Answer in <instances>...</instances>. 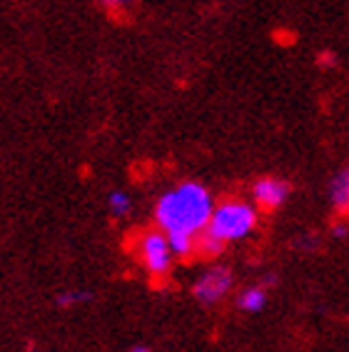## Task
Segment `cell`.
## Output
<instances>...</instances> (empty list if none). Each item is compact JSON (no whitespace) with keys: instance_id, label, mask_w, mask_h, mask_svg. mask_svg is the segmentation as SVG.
I'll use <instances>...</instances> for the list:
<instances>
[{"instance_id":"8992f818","label":"cell","mask_w":349,"mask_h":352,"mask_svg":"<svg viewBox=\"0 0 349 352\" xmlns=\"http://www.w3.org/2000/svg\"><path fill=\"white\" fill-rule=\"evenodd\" d=\"M329 200L339 215H349V168L339 170L329 183Z\"/></svg>"},{"instance_id":"5bb4252c","label":"cell","mask_w":349,"mask_h":352,"mask_svg":"<svg viewBox=\"0 0 349 352\" xmlns=\"http://www.w3.org/2000/svg\"><path fill=\"white\" fill-rule=\"evenodd\" d=\"M332 235H335V237H347L349 235V225L347 223H335V225H332Z\"/></svg>"},{"instance_id":"9a60e30c","label":"cell","mask_w":349,"mask_h":352,"mask_svg":"<svg viewBox=\"0 0 349 352\" xmlns=\"http://www.w3.org/2000/svg\"><path fill=\"white\" fill-rule=\"evenodd\" d=\"M260 285H264V287H272V285H277V278H275V275H264V280H262Z\"/></svg>"},{"instance_id":"2e32d148","label":"cell","mask_w":349,"mask_h":352,"mask_svg":"<svg viewBox=\"0 0 349 352\" xmlns=\"http://www.w3.org/2000/svg\"><path fill=\"white\" fill-rule=\"evenodd\" d=\"M130 352H153V350H148V347H133Z\"/></svg>"},{"instance_id":"9c48e42d","label":"cell","mask_w":349,"mask_h":352,"mask_svg":"<svg viewBox=\"0 0 349 352\" xmlns=\"http://www.w3.org/2000/svg\"><path fill=\"white\" fill-rule=\"evenodd\" d=\"M225 245L220 237H215L212 232H202V235H197V255L200 258H217V255H222V250H225Z\"/></svg>"},{"instance_id":"5b68a950","label":"cell","mask_w":349,"mask_h":352,"mask_svg":"<svg viewBox=\"0 0 349 352\" xmlns=\"http://www.w3.org/2000/svg\"><path fill=\"white\" fill-rule=\"evenodd\" d=\"M289 192H292V188H289L287 180H280V177L272 175L260 177L252 183V205L262 212H275L287 203Z\"/></svg>"},{"instance_id":"7c38bea8","label":"cell","mask_w":349,"mask_h":352,"mask_svg":"<svg viewBox=\"0 0 349 352\" xmlns=\"http://www.w3.org/2000/svg\"><path fill=\"white\" fill-rule=\"evenodd\" d=\"M90 298H93V295L85 292V290H67V292H60V295L55 298V305L58 307H75V305L87 302Z\"/></svg>"},{"instance_id":"3957f363","label":"cell","mask_w":349,"mask_h":352,"mask_svg":"<svg viewBox=\"0 0 349 352\" xmlns=\"http://www.w3.org/2000/svg\"><path fill=\"white\" fill-rule=\"evenodd\" d=\"M137 258H140L142 267H145V272H148L153 280L168 278L170 270H172V260H174L168 232H162L160 228H157V230L142 232L140 243H137Z\"/></svg>"},{"instance_id":"277c9868","label":"cell","mask_w":349,"mask_h":352,"mask_svg":"<svg viewBox=\"0 0 349 352\" xmlns=\"http://www.w3.org/2000/svg\"><path fill=\"white\" fill-rule=\"evenodd\" d=\"M232 290V270L225 265H212L192 285V295L200 305H217Z\"/></svg>"},{"instance_id":"6da1fadb","label":"cell","mask_w":349,"mask_h":352,"mask_svg":"<svg viewBox=\"0 0 349 352\" xmlns=\"http://www.w3.org/2000/svg\"><path fill=\"white\" fill-rule=\"evenodd\" d=\"M212 195L205 185L195 180L174 185L155 205V223L162 232H185V235H202L207 230L212 217Z\"/></svg>"},{"instance_id":"7a4b0ae2","label":"cell","mask_w":349,"mask_h":352,"mask_svg":"<svg viewBox=\"0 0 349 352\" xmlns=\"http://www.w3.org/2000/svg\"><path fill=\"white\" fill-rule=\"evenodd\" d=\"M257 228V208L245 200H225L215 205L207 232L220 237L222 243H237Z\"/></svg>"},{"instance_id":"30bf717a","label":"cell","mask_w":349,"mask_h":352,"mask_svg":"<svg viewBox=\"0 0 349 352\" xmlns=\"http://www.w3.org/2000/svg\"><path fill=\"white\" fill-rule=\"evenodd\" d=\"M108 208H110V212H113L115 217L128 215L130 208H133V203H130V195H128V192H122V190H113V192L108 195Z\"/></svg>"},{"instance_id":"4fadbf2b","label":"cell","mask_w":349,"mask_h":352,"mask_svg":"<svg viewBox=\"0 0 349 352\" xmlns=\"http://www.w3.org/2000/svg\"><path fill=\"white\" fill-rule=\"evenodd\" d=\"M335 58H337L335 53H329V50H322V53H319V65H322V68H332V65L337 63Z\"/></svg>"},{"instance_id":"8fae6325","label":"cell","mask_w":349,"mask_h":352,"mask_svg":"<svg viewBox=\"0 0 349 352\" xmlns=\"http://www.w3.org/2000/svg\"><path fill=\"white\" fill-rule=\"evenodd\" d=\"M95 3L113 18H122V15H128L133 10L137 0H95Z\"/></svg>"},{"instance_id":"ba28073f","label":"cell","mask_w":349,"mask_h":352,"mask_svg":"<svg viewBox=\"0 0 349 352\" xmlns=\"http://www.w3.org/2000/svg\"><path fill=\"white\" fill-rule=\"evenodd\" d=\"M170 237V248H172L174 258H192L197 255V237L185 235V232H172Z\"/></svg>"},{"instance_id":"52a82bcc","label":"cell","mask_w":349,"mask_h":352,"mask_svg":"<svg viewBox=\"0 0 349 352\" xmlns=\"http://www.w3.org/2000/svg\"><path fill=\"white\" fill-rule=\"evenodd\" d=\"M267 302V287L264 285H249L237 295V307L242 312H260Z\"/></svg>"}]
</instances>
